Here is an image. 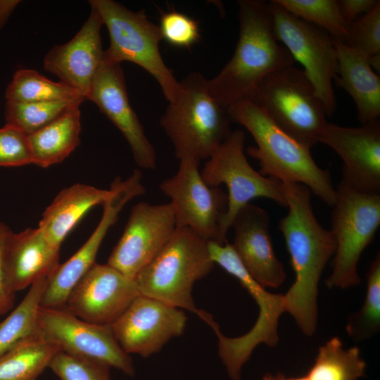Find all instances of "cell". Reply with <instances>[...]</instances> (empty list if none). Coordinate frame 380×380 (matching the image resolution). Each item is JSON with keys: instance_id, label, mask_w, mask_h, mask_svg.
I'll list each match as a JSON object with an SVG mask.
<instances>
[{"instance_id": "cell-17", "label": "cell", "mask_w": 380, "mask_h": 380, "mask_svg": "<svg viewBox=\"0 0 380 380\" xmlns=\"http://www.w3.org/2000/svg\"><path fill=\"white\" fill-rule=\"evenodd\" d=\"M139 295L134 279L107 263L95 262L70 293L65 308L86 322L110 325Z\"/></svg>"}, {"instance_id": "cell-15", "label": "cell", "mask_w": 380, "mask_h": 380, "mask_svg": "<svg viewBox=\"0 0 380 380\" xmlns=\"http://www.w3.org/2000/svg\"><path fill=\"white\" fill-rule=\"evenodd\" d=\"M176 229L170 203L135 204L107 264L134 279L169 241Z\"/></svg>"}, {"instance_id": "cell-2", "label": "cell", "mask_w": 380, "mask_h": 380, "mask_svg": "<svg viewBox=\"0 0 380 380\" xmlns=\"http://www.w3.org/2000/svg\"><path fill=\"white\" fill-rule=\"evenodd\" d=\"M238 5L239 35L235 51L220 72L208 80L210 94L224 109L251 98L266 76L293 65L294 61L275 37L268 3L240 0Z\"/></svg>"}, {"instance_id": "cell-12", "label": "cell", "mask_w": 380, "mask_h": 380, "mask_svg": "<svg viewBox=\"0 0 380 380\" xmlns=\"http://www.w3.org/2000/svg\"><path fill=\"white\" fill-rule=\"evenodd\" d=\"M199 163L179 160L176 173L162 181L159 188L170 199L177 228H189L207 241L224 244L227 241L222 236L221 224L227 209V194L204 182Z\"/></svg>"}, {"instance_id": "cell-21", "label": "cell", "mask_w": 380, "mask_h": 380, "mask_svg": "<svg viewBox=\"0 0 380 380\" xmlns=\"http://www.w3.org/2000/svg\"><path fill=\"white\" fill-rule=\"evenodd\" d=\"M102 25L100 15L91 7L88 19L76 35L68 42L53 46L43 60L45 70L85 99L103 62L100 34Z\"/></svg>"}, {"instance_id": "cell-36", "label": "cell", "mask_w": 380, "mask_h": 380, "mask_svg": "<svg viewBox=\"0 0 380 380\" xmlns=\"http://www.w3.org/2000/svg\"><path fill=\"white\" fill-rule=\"evenodd\" d=\"M32 163L27 135L6 124L0 128V166L15 167Z\"/></svg>"}, {"instance_id": "cell-32", "label": "cell", "mask_w": 380, "mask_h": 380, "mask_svg": "<svg viewBox=\"0 0 380 380\" xmlns=\"http://www.w3.org/2000/svg\"><path fill=\"white\" fill-rule=\"evenodd\" d=\"M367 289L361 309L349 317L346 331L356 341L369 338L380 329V253L378 252L367 273Z\"/></svg>"}, {"instance_id": "cell-16", "label": "cell", "mask_w": 380, "mask_h": 380, "mask_svg": "<svg viewBox=\"0 0 380 380\" xmlns=\"http://www.w3.org/2000/svg\"><path fill=\"white\" fill-rule=\"evenodd\" d=\"M186 321L182 309L139 295L110 326L127 354L147 357L170 339L182 336Z\"/></svg>"}, {"instance_id": "cell-37", "label": "cell", "mask_w": 380, "mask_h": 380, "mask_svg": "<svg viewBox=\"0 0 380 380\" xmlns=\"http://www.w3.org/2000/svg\"><path fill=\"white\" fill-rule=\"evenodd\" d=\"M10 229L4 223L0 222V317L8 312L13 307L15 293L9 287L3 265V249Z\"/></svg>"}, {"instance_id": "cell-10", "label": "cell", "mask_w": 380, "mask_h": 380, "mask_svg": "<svg viewBox=\"0 0 380 380\" xmlns=\"http://www.w3.org/2000/svg\"><path fill=\"white\" fill-rule=\"evenodd\" d=\"M244 141L242 130L232 131L200 171L208 185L219 186L224 184L227 188V209L221 224V234L225 239L235 215L251 200L267 198L286 207L281 182L253 169L245 156Z\"/></svg>"}, {"instance_id": "cell-31", "label": "cell", "mask_w": 380, "mask_h": 380, "mask_svg": "<svg viewBox=\"0 0 380 380\" xmlns=\"http://www.w3.org/2000/svg\"><path fill=\"white\" fill-rule=\"evenodd\" d=\"M82 103L70 101L45 102L6 101V124L25 134H32L51 123L73 106Z\"/></svg>"}, {"instance_id": "cell-19", "label": "cell", "mask_w": 380, "mask_h": 380, "mask_svg": "<svg viewBox=\"0 0 380 380\" xmlns=\"http://www.w3.org/2000/svg\"><path fill=\"white\" fill-rule=\"evenodd\" d=\"M319 142L329 146L341 158L342 181L360 192L379 194V120L358 127L328 122Z\"/></svg>"}, {"instance_id": "cell-35", "label": "cell", "mask_w": 380, "mask_h": 380, "mask_svg": "<svg viewBox=\"0 0 380 380\" xmlns=\"http://www.w3.org/2000/svg\"><path fill=\"white\" fill-rule=\"evenodd\" d=\"M158 26L162 39L175 47L189 49L201 39L198 23L180 12L162 13Z\"/></svg>"}, {"instance_id": "cell-34", "label": "cell", "mask_w": 380, "mask_h": 380, "mask_svg": "<svg viewBox=\"0 0 380 380\" xmlns=\"http://www.w3.org/2000/svg\"><path fill=\"white\" fill-rule=\"evenodd\" d=\"M49 368L60 380H110V369L106 365L86 360L58 351Z\"/></svg>"}, {"instance_id": "cell-29", "label": "cell", "mask_w": 380, "mask_h": 380, "mask_svg": "<svg viewBox=\"0 0 380 380\" xmlns=\"http://www.w3.org/2000/svg\"><path fill=\"white\" fill-rule=\"evenodd\" d=\"M47 277L30 288L18 306L0 322V356L20 341L38 334V312Z\"/></svg>"}, {"instance_id": "cell-39", "label": "cell", "mask_w": 380, "mask_h": 380, "mask_svg": "<svg viewBox=\"0 0 380 380\" xmlns=\"http://www.w3.org/2000/svg\"><path fill=\"white\" fill-rule=\"evenodd\" d=\"M20 2L19 0H0V30Z\"/></svg>"}, {"instance_id": "cell-20", "label": "cell", "mask_w": 380, "mask_h": 380, "mask_svg": "<svg viewBox=\"0 0 380 380\" xmlns=\"http://www.w3.org/2000/svg\"><path fill=\"white\" fill-rule=\"evenodd\" d=\"M233 248L250 275L262 286L278 288L286 279L270 234V215L263 208L248 203L235 215Z\"/></svg>"}, {"instance_id": "cell-30", "label": "cell", "mask_w": 380, "mask_h": 380, "mask_svg": "<svg viewBox=\"0 0 380 380\" xmlns=\"http://www.w3.org/2000/svg\"><path fill=\"white\" fill-rule=\"evenodd\" d=\"M285 10L302 20L322 27L332 38L343 42L349 25L336 0H274Z\"/></svg>"}, {"instance_id": "cell-27", "label": "cell", "mask_w": 380, "mask_h": 380, "mask_svg": "<svg viewBox=\"0 0 380 380\" xmlns=\"http://www.w3.org/2000/svg\"><path fill=\"white\" fill-rule=\"evenodd\" d=\"M58 351L38 334L30 336L0 356V380H37Z\"/></svg>"}, {"instance_id": "cell-7", "label": "cell", "mask_w": 380, "mask_h": 380, "mask_svg": "<svg viewBox=\"0 0 380 380\" xmlns=\"http://www.w3.org/2000/svg\"><path fill=\"white\" fill-rule=\"evenodd\" d=\"M295 140L311 148L328 123L327 110L303 70L293 65L266 76L250 98Z\"/></svg>"}, {"instance_id": "cell-14", "label": "cell", "mask_w": 380, "mask_h": 380, "mask_svg": "<svg viewBox=\"0 0 380 380\" xmlns=\"http://www.w3.org/2000/svg\"><path fill=\"white\" fill-rule=\"evenodd\" d=\"M111 196L103 204L101 219L95 230L66 262L58 264L47 277L46 286L41 299L44 308H65L68 298L80 280L96 262L103 239L118 218L123 207L133 198L146 193L141 171L135 169L125 180L116 177L110 184Z\"/></svg>"}, {"instance_id": "cell-6", "label": "cell", "mask_w": 380, "mask_h": 380, "mask_svg": "<svg viewBox=\"0 0 380 380\" xmlns=\"http://www.w3.org/2000/svg\"><path fill=\"white\" fill-rule=\"evenodd\" d=\"M107 27L110 45L104 60L120 63L129 61L148 72L159 84L165 99L174 101L179 82L165 63L159 50L163 39L160 27L144 9L134 12L113 0H90Z\"/></svg>"}, {"instance_id": "cell-5", "label": "cell", "mask_w": 380, "mask_h": 380, "mask_svg": "<svg viewBox=\"0 0 380 380\" xmlns=\"http://www.w3.org/2000/svg\"><path fill=\"white\" fill-rule=\"evenodd\" d=\"M208 243L189 228H177L165 246L134 277L140 295L196 314L193 286L215 265Z\"/></svg>"}, {"instance_id": "cell-11", "label": "cell", "mask_w": 380, "mask_h": 380, "mask_svg": "<svg viewBox=\"0 0 380 380\" xmlns=\"http://www.w3.org/2000/svg\"><path fill=\"white\" fill-rule=\"evenodd\" d=\"M272 27L279 42L298 61L324 104L327 116L336 108L332 80L337 57L331 37L319 27L291 14L277 4L268 3Z\"/></svg>"}, {"instance_id": "cell-25", "label": "cell", "mask_w": 380, "mask_h": 380, "mask_svg": "<svg viewBox=\"0 0 380 380\" xmlns=\"http://www.w3.org/2000/svg\"><path fill=\"white\" fill-rule=\"evenodd\" d=\"M80 132V106H75L43 128L27 135L32 163L47 167L62 162L79 145Z\"/></svg>"}, {"instance_id": "cell-26", "label": "cell", "mask_w": 380, "mask_h": 380, "mask_svg": "<svg viewBox=\"0 0 380 380\" xmlns=\"http://www.w3.org/2000/svg\"><path fill=\"white\" fill-rule=\"evenodd\" d=\"M366 363L357 347L344 348L338 337L331 338L318 350L305 375L286 377L281 373L265 374L262 380H357L365 376Z\"/></svg>"}, {"instance_id": "cell-33", "label": "cell", "mask_w": 380, "mask_h": 380, "mask_svg": "<svg viewBox=\"0 0 380 380\" xmlns=\"http://www.w3.org/2000/svg\"><path fill=\"white\" fill-rule=\"evenodd\" d=\"M342 43L369 58L380 54V1L372 11L349 25Z\"/></svg>"}, {"instance_id": "cell-1", "label": "cell", "mask_w": 380, "mask_h": 380, "mask_svg": "<svg viewBox=\"0 0 380 380\" xmlns=\"http://www.w3.org/2000/svg\"><path fill=\"white\" fill-rule=\"evenodd\" d=\"M289 212L279 223L296 279L284 295L286 312L293 317L307 336L315 331L317 322L318 283L323 270L336 251L330 230L315 217L311 191L303 184L281 182Z\"/></svg>"}, {"instance_id": "cell-8", "label": "cell", "mask_w": 380, "mask_h": 380, "mask_svg": "<svg viewBox=\"0 0 380 380\" xmlns=\"http://www.w3.org/2000/svg\"><path fill=\"white\" fill-rule=\"evenodd\" d=\"M331 229L336 242L328 288L347 289L361 279L357 266L380 225V194L362 193L341 180L335 188Z\"/></svg>"}, {"instance_id": "cell-22", "label": "cell", "mask_w": 380, "mask_h": 380, "mask_svg": "<svg viewBox=\"0 0 380 380\" xmlns=\"http://www.w3.org/2000/svg\"><path fill=\"white\" fill-rule=\"evenodd\" d=\"M60 248L53 247L39 227L8 232L3 265L10 289L16 293L48 277L59 264Z\"/></svg>"}, {"instance_id": "cell-28", "label": "cell", "mask_w": 380, "mask_h": 380, "mask_svg": "<svg viewBox=\"0 0 380 380\" xmlns=\"http://www.w3.org/2000/svg\"><path fill=\"white\" fill-rule=\"evenodd\" d=\"M7 101L45 102L70 101L82 103L85 97L76 89L59 82H53L31 69L15 72L6 88Z\"/></svg>"}, {"instance_id": "cell-38", "label": "cell", "mask_w": 380, "mask_h": 380, "mask_svg": "<svg viewBox=\"0 0 380 380\" xmlns=\"http://www.w3.org/2000/svg\"><path fill=\"white\" fill-rule=\"evenodd\" d=\"M379 1V0H339L338 4L345 20L350 25L372 11Z\"/></svg>"}, {"instance_id": "cell-3", "label": "cell", "mask_w": 380, "mask_h": 380, "mask_svg": "<svg viewBox=\"0 0 380 380\" xmlns=\"http://www.w3.org/2000/svg\"><path fill=\"white\" fill-rule=\"evenodd\" d=\"M232 122L243 126L257 146L247 153L258 160L260 173L281 182L307 186L329 206L336 201V191L327 170L314 160L310 148L280 129L267 113L250 98L239 100L226 109Z\"/></svg>"}, {"instance_id": "cell-13", "label": "cell", "mask_w": 380, "mask_h": 380, "mask_svg": "<svg viewBox=\"0 0 380 380\" xmlns=\"http://www.w3.org/2000/svg\"><path fill=\"white\" fill-rule=\"evenodd\" d=\"M38 334L68 355L106 365L131 376L135 374L131 357L120 347L110 325L86 322L65 308L40 306Z\"/></svg>"}, {"instance_id": "cell-24", "label": "cell", "mask_w": 380, "mask_h": 380, "mask_svg": "<svg viewBox=\"0 0 380 380\" xmlns=\"http://www.w3.org/2000/svg\"><path fill=\"white\" fill-rule=\"evenodd\" d=\"M112 189L75 184L63 189L46 208L39 227L55 248L61 244L80 220L91 208L103 204L112 195Z\"/></svg>"}, {"instance_id": "cell-9", "label": "cell", "mask_w": 380, "mask_h": 380, "mask_svg": "<svg viewBox=\"0 0 380 380\" xmlns=\"http://www.w3.org/2000/svg\"><path fill=\"white\" fill-rule=\"evenodd\" d=\"M208 245L214 263L218 264L236 277L252 296L259 308V315L253 327L241 336H224L220 331L218 324L212 326L219 340L218 354L229 376L232 380H239L243 364L248 360L258 345L265 343L274 347L277 344L278 322L281 315L286 312L285 300L283 294L268 292L250 275L232 244L208 241Z\"/></svg>"}, {"instance_id": "cell-4", "label": "cell", "mask_w": 380, "mask_h": 380, "mask_svg": "<svg viewBox=\"0 0 380 380\" xmlns=\"http://www.w3.org/2000/svg\"><path fill=\"white\" fill-rule=\"evenodd\" d=\"M226 109L213 99L208 80L192 72L179 82L160 125L172 142L175 157L200 162L208 159L232 132Z\"/></svg>"}, {"instance_id": "cell-23", "label": "cell", "mask_w": 380, "mask_h": 380, "mask_svg": "<svg viewBox=\"0 0 380 380\" xmlns=\"http://www.w3.org/2000/svg\"><path fill=\"white\" fill-rule=\"evenodd\" d=\"M332 38V37H331ZM337 57L334 80L354 101L362 125L380 116V78L372 68L369 57L332 38Z\"/></svg>"}, {"instance_id": "cell-18", "label": "cell", "mask_w": 380, "mask_h": 380, "mask_svg": "<svg viewBox=\"0 0 380 380\" xmlns=\"http://www.w3.org/2000/svg\"><path fill=\"white\" fill-rule=\"evenodd\" d=\"M86 99L93 101L123 134L136 164L143 169H155L156 151L129 103L121 64L103 58Z\"/></svg>"}]
</instances>
